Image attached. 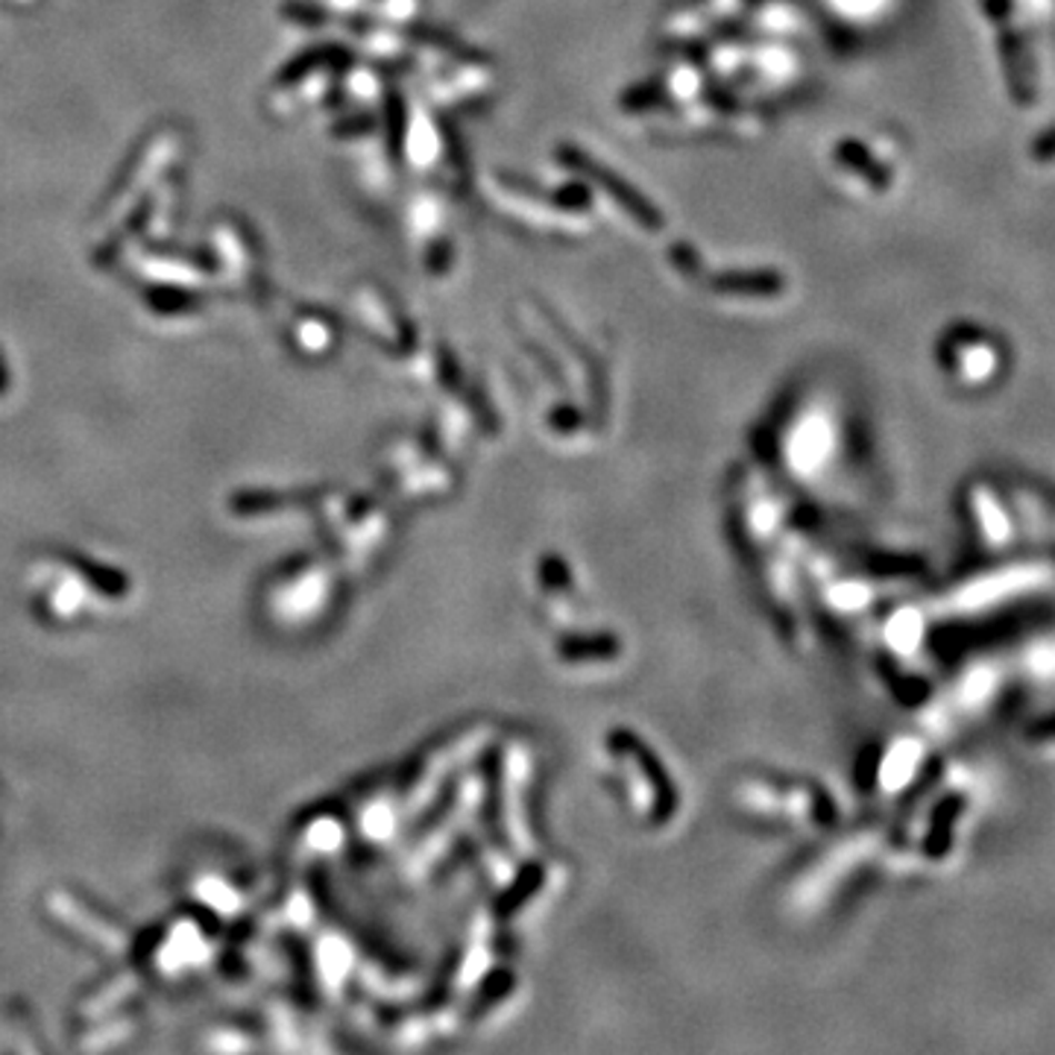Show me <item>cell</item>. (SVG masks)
Segmentation results:
<instances>
[{"mask_svg": "<svg viewBox=\"0 0 1055 1055\" xmlns=\"http://www.w3.org/2000/svg\"><path fill=\"white\" fill-rule=\"evenodd\" d=\"M974 525L979 537H983V546L988 548H1012L1017 540V516L1015 510L1006 508L1003 501H999L997 490H985L983 505L976 508Z\"/></svg>", "mask_w": 1055, "mask_h": 1055, "instance_id": "6da1fadb", "label": "cell"}, {"mask_svg": "<svg viewBox=\"0 0 1055 1055\" xmlns=\"http://www.w3.org/2000/svg\"><path fill=\"white\" fill-rule=\"evenodd\" d=\"M1024 742H1026V748H1029V754L1055 759V713L1026 727Z\"/></svg>", "mask_w": 1055, "mask_h": 1055, "instance_id": "7a4b0ae2", "label": "cell"}]
</instances>
